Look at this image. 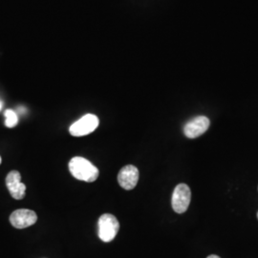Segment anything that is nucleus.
<instances>
[{
	"label": "nucleus",
	"instance_id": "nucleus-2",
	"mask_svg": "<svg viewBox=\"0 0 258 258\" xmlns=\"http://www.w3.org/2000/svg\"><path fill=\"white\" fill-rule=\"evenodd\" d=\"M99 237L103 242H110L114 239L120 230L118 219L109 213L102 214L98 223Z\"/></svg>",
	"mask_w": 258,
	"mask_h": 258
},
{
	"label": "nucleus",
	"instance_id": "nucleus-3",
	"mask_svg": "<svg viewBox=\"0 0 258 258\" xmlns=\"http://www.w3.org/2000/svg\"><path fill=\"white\" fill-rule=\"evenodd\" d=\"M191 199V191L187 184H177L172 194L171 205L174 212L181 214L186 212Z\"/></svg>",
	"mask_w": 258,
	"mask_h": 258
},
{
	"label": "nucleus",
	"instance_id": "nucleus-13",
	"mask_svg": "<svg viewBox=\"0 0 258 258\" xmlns=\"http://www.w3.org/2000/svg\"><path fill=\"white\" fill-rule=\"evenodd\" d=\"M257 219H258V212H257Z\"/></svg>",
	"mask_w": 258,
	"mask_h": 258
},
{
	"label": "nucleus",
	"instance_id": "nucleus-8",
	"mask_svg": "<svg viewBox=\"0 0 258 258\" xmlns=\"http://www.w3.org/2000/svg\"><path fill=\"white\" fill-rule=\"evenodd\" d=\"M139 181V170L136 166H123L118 174V182L120 186L126 190L133 189Z\"/></svg>",
	"mask_w": 258,
	"mask_h": 258
},
{
	"label": "nucleus",
	"instance_id": "nucleus-1",
	"mask_svg": "<svg viewBox=\"0 0 258 258\" xmlns=\"http://www.w3.org/2000/svg\"><path fill=\"white\" fill-rule=\"evenodd\" d=\"M71 174L78 180L92 183L99 177V169L83 157H75L69 163Z\"/></svg>",
	"mask_w": 258,
	"mask_h": 258
},
{
	"label": "nucleus",
	"instance_id": "nucleus-7",
	"mask_svg": "<svg viewBox=\"0 0 258 258\" xmlns=\"http://www.w3.org/2000/svg\"><path fill=\"white\" fill-rule=\"evenodd\" d=\"M6 185L12 197L17 200H21L25 197L26 185L21 183V175L19 171L13 170L6 177Z\"/></svg>",
	"mask_w": 258,
	"mask_h": 258
},
{
	"label": "nucleus",
	"instance_id": "nucleus-9",
	"mask_svg": "<svg viewBox=\"0 0 258 258\" xmlns=\"http://www.w3.org/2000/svg\"><path fill=\"white\" fill-rule=\"evenodd\" d=\"M5 115V125L7 127H15L18 122H19V117H18V114L14 110H11V109H7L4 113Z\"/></svg>",
	"mask_w": 258,
	"mask_h": 258
},
{
	"label": "nucleus",
	"instance_id": "nucleus-10",
	"mask_svg": "<svg viewBox=\"0 0 258 258\" xmlns=\"http://www.w3.org/2000/svg\"><path fill=\"white\" fill-rule=\"evenodd\" d=\"M207 258H220L218 255H215V254H212V255H210V256H208Z\"/></svg>",
	"mask_w": 258,
	"mask_h": 258
},
{
	"label": "nucleus",
	"instance_id": "nucleus-12",
	"mask_svg": "<svg viewBox=\"0 0 258 258\" xmlns=\"http://www.w3.org/2000/svg\"><path fill=\"white\" fill-rule=\"evenodd\" d=\"M0 164H1V157H0Z\"/></svg>",
	"mask_w": 258,
	"mask_h": 258
},
{
	"label": "nucleus",
	"instance_id": "nucleus-5",
	"mask_svg": "<svg viewBox=\"0 0 258 258\" xmlns=\"http://www.w3.org/2000/svg\"><path fill=\"white\" fill-rule=\"evenodd\" d=\"M211 121L206 116H197L188 120L184 126V134L188 139L200 137L210 127Z\"/></svg>",
	"mask_w": 258,
	"mask_h": 258
},
{
	"label": "nucleus",
	"instance_id": "nucleus-4",
	"mask_svg": "<svg viewBox=\"0 0 258 258\" xmlns=\"http://www.w3.org/2000/svg\"><path fill=\"white\" fill-rule=\"evenodd\" d=\"M99 126V119L93 114H87L82 119L77 120L70 126V134L75 137H82L95 131Z\"/></svg>",
	"mask_w": 258,
	"mask_h": 258
},
{
	"label": "nucleus",
	"instance_id": "nucleus-11",
	"mask_svg": "<svg viewBox=\"0 0 258 258\" xmlns=\"http://www.w3.org/2000/svg\"><path fill=\"white\" fill-rule=\"evenodd\" d=\"M2 106H3V103H2V102H0V110L2 109Z\"/></svg>",
	"mask_w": 258,
	"mask_h": 258
},
{
	"label": "nucleus",
	"instance_id": "nucleus-6",
	"mask_svg": "<svg viewBox=\"0 0 258 258\" xmlns=\"http://www.w3.org/2000/svg\"><path fill=\"white\" fill-rule=\"evenodd\" d=\"M37 220V213L26 209L15 211L10 216L11 224L17 229L28 228L34 225Z\"/></svg>",
	"mask_w": 258,
	"mask_h": 258
}]
</instances>
